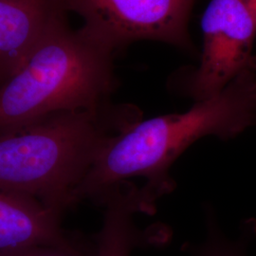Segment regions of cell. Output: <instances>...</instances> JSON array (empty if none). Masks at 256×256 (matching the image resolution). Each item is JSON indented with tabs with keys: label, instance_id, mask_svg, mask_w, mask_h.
<instances>
[{
	"label": "cell",
	"instance_id": "1",
	"mask_svg": "<svg viewBox=\"0 0 256 256\" xmlns=\"http://www.w3.org/2000/svg\"><path fill=\"white\" fill-rule=\"evenodd\" d=\"M256 122V70L248 68L218 95L196 102L183 113L138 120L110 138L90 171L75 190L72 204L100 202L111 188L131 178L152 202L176 187L174 162L202 138L229 140Z\"/></svg>",
	"mask_w": 256,
	"mask_h": 256
},
{
	"label": "cell",
	"instance_id": "2",
	"mask_svg": "<svg viewBox=\"0 0 256 256\" xmlns=\"http://www.w3.org/2000/svg\"><path fill=\"white\" fill-rule=\"evenodd\" d=\"M140 120L136 106L110 102L0 128V187L63 212L110 138Z\"/></svg>",
	"mask_w": 256,
	"mask_h": 256
},
{
	"label": "cell",
	"instance_id": "3",
	"mask_svg": "<svg viewBox=\"0 0 256 256\" xmlns=\"http://www.w3.org/2000/svg\"><path fill=\"white\" fill-rule=\"evenodd\" d=\"M114 55L66 16L56 20L18 70L0 86V128L64 111L97 110L118 86Z\"/></svg>",
	"mask_w": 256,
	"mask_h": 256
},
{
	"label": "cell",
	"instance_id": "4",
	"mask_svg": "<svg viewBox=\"0 0 256 256\" xmlns=\"http://www.w3.org/2000/svg\"><path fill=\"white\" fill-rule=\"evenodd\" d=\"M82 19V32L113 54L140 40L191 48L188 32L194 0H60Z\"/></svg>",
	"mask_w": 256,
	"mask_h": 256
},
{
	"label": "cell",
	"instance_id": "5",
	"mask_svg": "<svg viewBox=\"0 0 256 256\" xmlns=\"http://www.w3.org/2000/svg\"><path fill=\"white\" fill-rule=\"evenodd\" d=\"M200 64L185 84L194 102L218 95L250 66L256 22L239 0H210L202 21Z\"/></svg>",
	"mask_w": 256,
	"mask_h": 256
},
{
	"label": "cell",
	"instance_id": "6",
	"mask_svg": "<svg viewBox=\"0 0 256 256\" xmlns=\"http://www.w3.org/2000/svg\"><path fill=\"white\" fill-rule=\"evenodd\" d=\"M98 204L104 208L100 230L93 236L95 256H131L138 248L162 242V234L140 229L134 221L138 212L152 214L155 204L142 186L124 182L111 188Z\"/></svg>",
	"mask_w": 256,
	"mask_h": 256
},
{
	"label": "cell",
	"instance_id": "7",
	"mask_svg": "<svg viewBox=\"0 0 256 256\" xmlns=\"http://www.w3.org/2000/svg\"><path fill=\"white\" fill-rule=\"evenodd\" d=\"M64 16L60 0H0V86Z\"/></svg>",
	"mask_w": 256,
	"mask_h": 256
},
{
	"label": "cell",
	"instance_id": "8",
	"mask_svg": "<svg viewBox=\"0 0 256 256\" xmlns=\"http://www.w3.org/2000/svg\"><path fill=\"white\" fill-rule=\"evenodd\" d=\"M59 210L27 194L0 187V252L63 242Z\"/></svg>",
	"mask_w": 256,
	"mask_h": 256
},
{
	"label": "cell",
	"instance_id": "9",
	"mask_svg": "<svg viewBox=\"0 0 256 256\" xmlns=\"http://www.w3.org/2000/svg\"><path fill=\"white\" fill-rule=\"evenodd\" d=\"M0 256H95V245L93 238L72 232L64 241L57 244L19 248L0 252Z\"/></svg>",
	"mask_w": 256,
	"mask_h": 256
},
{
	"label": "cell",
	"instance_id": "10",
	"mask_svg": "<svg viewBox=\"0 0 256 256\" xmlns=\"http://www.w3.org/2000/svg\"><path fill=\"white\" fill-rule=\"evenodd\" d=\"M205 216V238L200 243L192 247L190 256H246L242 246L224 236L210 206H207Z\"/></svg>",
	"mask_w": 256,
	"mask_h": 256
},
{
	"label": "cell",
	"instance_id": "11",
	"mask_svg": "<svg viewBox=\"0 0 256 256\" xmlns=\"http://www.w3.org/2000/svg\"><path fill=\"white\" fill-rule=\"evenodd\" d=\"M250 12L256 22V0H239Z\"/></svg>",
	"mask_w": 256,
	"mask_h": 256
},
{
	"label": "cell",
	"instance_id": "12",
	"mask_svg": "<svg viewBox=\"0 0 256 256\" xmlns=\"http://www.w3.org/2000/svg\"><path fill=\"white\" fill-rule=\"evenodd\" d=\"M250 66L256 70V56H254L250 60Z\"/></svg>",
	"mask_w": 256,
	"mask_h": 256
}]
</instances>
